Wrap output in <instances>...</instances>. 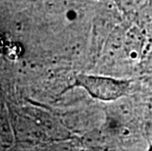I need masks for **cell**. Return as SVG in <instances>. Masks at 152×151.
I'll list each match as a JSON object with an SVG mask.
<instances>
[{"mask_svg":"<svg viewBox=\"0 0 152 151\" xmlns=\"http://www.w3.org/2000/svg\"><path fill=\"white\" fill-rule=\"evenodd\" d=\"M76 85L80 86L97 100L115 101L128 94L131 82L111 77L80 74L76 79Z\"/></svg>","mask_w":152,"mask_h":151,"instance_id":"6da1fadb","label":"cell"}]
</instances>
